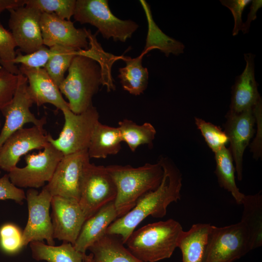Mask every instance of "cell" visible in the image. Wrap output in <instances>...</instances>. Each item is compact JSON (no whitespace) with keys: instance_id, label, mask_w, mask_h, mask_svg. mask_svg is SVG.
Returning <instances> with one entry per match:
<instances>
[{"instance_id":"obj_18","label":"cell","mask_w":262,"mask_h":262,"mask_svg":"<svg viewBox=\"0 0 262 262\" xmlns=\"http://www.w3.org/2000/svg\"><path fill=\"white\" fill-rule=\"evenodd\" d=\"M19 69L27 78V92L33 104L40 106L49 103L61 111L69 108L58 86L44 68H32L20 65Z\"/></svg>"},{"instance_id":"obj_17","label":"cell","mask_w":262,"mask_h":262,"mask_svg":"<svg viewBox=\"0 0 262 262\" xmlns=\"http://www.w3.org/2000/svg\"><path fill=\"white\" fill-rule=\"evenodd\" d=\"M226 118L224 131L230 143L229 149L235 163L237 179L241 181L244 153L255 132L256 118L253 108L239 113L229 111Z\"/></svg>"},{"instance_id":"obj_23","label":"cell","mask_w":262,"mask_h":262,"mask_svg":"<svg viewBox=\"0 0 262 262\" xmlns=\"http://www.w3.org/2000/svg\"><path fill=\"white\" fill-rule=\"evenodd\" d=\"M124 245L120 236L106 233L88 250L93 262H142Z\"/></svg>"},{"instance_id":"obj_39","label":"cell","mask_w":262,"mask_h":262,"mask_svg":"<svg viewBox=\"0 0 262 262\" xmlns=\"http://www.w3.org/2000/svg\"><path fill=\"white\" fill-rule=\"evenodd\" d=\"M251 5L250 6V11L247 16V19L243 23L241 31L243 34L247 33L249 32L251 22L257 18V13L258 10L262 7V0H252L251 1Z\"/></svg>"},{"instance_id":"obj_16","label":"cell","mask_w":262,"mask_h":262,"mask_svg":"<svg viewBox=\"0 0 262 262\" xmlns=\"http://www.w3.org/2000/svg\"><path fill=\"white\" fill-rule=\"evenodd\" d=\"M43 44L49 48L60 45L77 50L89 48L87 29H77L70 20L55 14L42 13L40 21Z\"/></svg>"},{"instance_id":"obj_12","label":"cell","mask_w":262,"mask_h":262,"mask_svg":"<svg viewBox=\"0 0 262 262\" xmlns=\"http://www.w3.org/2000/svg\"><path fill=\"white\" fill-rule=\"evenodd\" d=\"M17 88L12 99L0 108L5 117V122L0 132V148L5 140L13 133L23 128L24 125L32 123L43 127L47 123L46 117L37 118L30 108L33 104L27 92L28 80L20 73Z\"/></svg>"},{"instance_id":"obj_13","label":"cell","mask_w":262,"mask_h":262,"mask_svg":"<svg viewBox=\"0 0 262 262\" xmlns=\"http://www.w3.org/2000/svg\"><path fill=\"white\" fill-rule=\"evenodd\" d=\"M50 134L43 127L22 128L11 135L0 148V168L8 173L17 166L20 158L34 150H42Z\"/></svg>"},{"instance_id":"obj_14","label":"cell","mask_w":262,"mask_h":262,"mask_svg":"<svg viewBox=\"0 0 262 262\" xmlns=\"http://www.w3.org/2000/svg\"><path fill=\"white\" fill-rule=\"evenodd\" d=\"M8 11L9 27L21 52L31 53L44 46L40 24V11L26 5Z\"/></svg>"},{"instance_id":"obj_35","label":"cell","mask_w":262,"mask_h":262,"mask_svg":"<svg viewBox=\"0 0 262 262\" xmlns=\"http://www.w3.org/2000/svg\"><path fill=\"white\" fill-rule=\"evenodd\" d=\"M51 54L49 48L45 45L41 47L36 51L25 55L18 50L16 51V57L14 60L15 64H21L28 67L39 68L44 67Z\"/></svg>"},{"instance_id":"obj_41","label":"cell","mask_w":262,"mask_h":262,"mask_svg":"<svg viewBox=\"0 0 262 262\" xmlns=\"http://www.w3.org/2000/svg\"><path fill=\"white\" fill-rule=\"evenodd\" d=\"M83 262H93L91 254H85Z\"/></svg>"},{"instance_id":"obj_1","label":"cell","mask_w":262,"mask_h":262,"mask_svg":"<svg viewBox=\"0 0 262 262\" xmlns=\"http://www.w3.org/2000/svg\"><path fill=\"white\" fill-rule=\"evenodd\" d=\"M164 175L159 187L144 196L134 207L116 219L108 228L106 233L120 237L125 244L137 226L149 216L161 218L166 214L168 206L180 199L182 175L171 160L161 157Z\"/></svg>"},{"instance_id":"obj_5","label":"cell","mask_w":262,"mask_h":262,"mask_svg":"<svg viewBox=\"0 0 262 262\" xmlns=\"http://www.w3.org/2000/svg\"><path fill=\"white\" fill-rule=\"evenodd\" d=\"M75 21L96 27L103 37L125 42L139 28L133 20H122L111 11L107 0H77L73 15Z\"/></svg>"},{"instance_id":"obj_28","label":"cell","mask_w":262,"mask_h":262,"mask_svg":"<svg viewBox=\"0 0 262 262\" xmlns=\"http://www.w3.org/2000/svg\"><path fill=\"white\" fill-rule=\"evenodd\" d=\"M215 174L220 186L229 192L238 204H241L245 195L238 188L235 179V169L229 148L226 147L214 153Z\"/></svg>"},{"instance_id":"obj_43","label":"cell","mask_w":262,"mask_h":262,"mask_svg":"<svg viewBox=\"0 0 262 262\" xmlns=\"http://www.w3.org/2000/svg\"></svg>"},{"instance_id":"obj_20","label":"cell","mask_w":262,"mask_h":262,"mask_svg":"<svg viewBox=\"0 0 262 262\" xmlns=\"http://www.w3.org/2000/svg\"><path fill=\"white\" fill-rule=\"evenodd\" d=\"M118 217L114 201L101 207L84 221L73 245L75 249L86 253L91 246L106 234L108 228Z\"/></svg>"},{"instance_id":"obj_31","label":"cell","mask_w":262,"mask_h":262,"mask_svg":"<svg viewBox=\"0 0 262 262\" xmlns=\"http://www.w3.org/2000/svg\"><path fill=\"white\" fill-rule=\"evenodd\" d=\"M25 5L33 7L42 13L55 14L62 19L70 20L73 16L75 0H24Z\"/></svg>"},{"instance_id":"obj_8","label":"cell","mask_w":262,"mask_h":262,"mask_svg":"<svg viewBox=\"0 0 262 262\" xmlns=\"http://www.w3.org/2000/svg\"><path fill=\"white\" fill-rule=\"evenodd\" d=\"M64 117L63 128L58 137L50 134L49 142L64 155L87 149L94 129L99 121V114L93 105L76 114L69 108L62 111Z\"/></svg>"},{"instance_id":"obj_40","label":"cell","mask_w":262,"mask_h":262,"mask_svg":"<svg viewBox=\"0 0 262 262\" xmlns=\"http://www.w3.org/2000/svg\"><path fill=\"white\" fill-rule=\"evenodd\" d=\"M24 5V0H0V14L5 10H9Z\"/></svg>"},{"instance_id":"obj_29","label":"cell","mask_w":262,"mask_h":262,"mask_svg":"<svg viewBox=\"0 0 262 262\" xmlns=\"http://www.w3.org/2000/svg\"><path fill=\"white\" fill-rule=\"evenodd\" d=\"M118 124L122 142L126 143L132 152L142 145H151L155 139L156 131L149 122L138 125L131 120L124 119Z\"/></svg>"},{"instance_id":"obj_25","label":"cell","mask_w":262,"mask_h":262,"mask_svg":"<svg viewBox=\"0 0 262 262\" xmlns=\"http://www.w3.org/2000/svg\"><path fill=\"white\" fill-rule=\"evenodd\" d=\"M146 13L148 22V32L145 49V54L152 49H158L166 57L170 53L178 55L183 52L184 46L181 42L164 34L154 21L150 7L145 0H140Z\"/></svg>"},{"instance_id":"obj_32","label":"cell","mask_w":262,"mask_h":262,"mask_svg":"<svg viewBox=\"0 0 262 262\" xmlns=\"http://www.w3.org/2000/svg\"><path fill=\"white\" fill-rule=\"evenodd\" d=\"M16 47L11 32L5 29L0 22V64L9 72L18 75L20 72L14 62Z\"/></svg>"},{"instance_id":"obj_6","label":"cell","mask_w":262,"mask_h":262,"mask_svg":"<svg viewBox=\"0 0 262 262\" xmlns=\"http://www.w3.org/2000/svg\"><path fill=\"white\" fill-rule=\"evenodd\" d=\"M253 249L249 232L242 221L222 227L212 225L205 262H233Z\"/></svg>"},{"instance_id":"obj_27","label":"cell","mask_w":262,"mask_h":262,"mask_svg":"<svg viewBox=\"0 0 262 262\" xmlns=\"http://www.w3.org/2000/svg\"><path fill=\"white\" fill-rule=\"evenodd\" d=\"M243 211L241 219L249 232L253 249L262 245V194L245 195L242 204Z\"/></svg>"},{"instance_id":"obj_42","label":"cell","mask_w":262,"mask_h":262,"mask_svg":"<svg viewBox=\"0 0 262 262\" xmlns=\"http://www.w3.org/2000/svg\"><path fill=\"white\" fill-rule=\"evenodd\" d=\"M1 126V121H0V127Z\"/></svg>"},{"instance_id":"obj_37","label":"cell","mask_w":262,"mask_h":262,"mask_svg":"<svg viewBox=\"0 0 262 262\" xmlns=\"http://www.w3.org/2000/svg\"><path fill=\"white\" fill-rule=\"evenodd\" d=\"M6 199L13 200L20 204L26 199L24 191L12 183L8 174L0 178V200Z\"/></svg>"},{"instance_id":"obj_10","label":"cell","mask_w":262,"mask_h":262,"mask_svg":"<svg viewBox=\"0 0 262 262\" xmlns=\"http://www.w3.org/2000/svg\"><path fill=\"white\" fill-rule=\"evenodd\" d=\"M52 196L43 187L39 193L30 188L26 193L28 209V219L22 231V245L32 242L46 240L48 245L54 246L53 229L49 208Z\"/></svg>"},{"instance_id":"obj_2","label":"cell","mask_w":262,"mask_h":262,"mask_svg":"<svg viewBox=\"0 0 262 262\" xmlns=\"http://www.w3.org/2000/svg\"><path fill=\"white\" fill-rule=\"evenodd\" d=\"M106 167L116 185L117 193L114 204L118 217L133 209L146 194L156 189L164 175L159 162L146 163L137 167L118 164Z\"/></svg>"},{"instance_id":"obj_11","label":"cell","mask_w":262,"mask_h":262,"mask_svg":"<svg viewBox=\"0 0 262 262\" xmlns=\"http://www.w3.org/2000/svg\"><path fill=\"white\" fill-rule=\"evenodd\" d=\"M90 159L87 149L64 155L51 180L44 187L52 196L72 198L79 201L83 172Z\"/></svg>"},{"instance_id":"obj_26","label":"cell","mask_w":262,"mask_h":262,"mask_svg":"<svg viewBox=\"0 0 262 262\" xmlns=\"http://www.w3.org/2000/svg\"><path fill=\"white\" fill-rule=\"evenodd\" d=\"M32 256L36 261L48 262H83L86 253L75 249L69 243L63 242L59 246L46 245L41 241L30 244Z\"/></svg>"},{"instance_id":"obj_19","label":"cell","mask_w":262,"mask_h":262,"mask_svg":"<svg viewBox=\"0 0 262 262\" xmlns=\"http://www.w3.org/2000/svg\"><path fill=\"white\" fill-rule=\"evenodd\" d=\"M251 53L244 54L246 66L243 72L235 78L232 86L229 111L239 113L253 108L262 101L255 78L254 58Z\"/></svg>"},{"instance_id":"obj_15","label":"cell","mask_w":262,"mask_h":262,"mask_svg":"<svg viewBox=\"0 0 262 262\" xmlns=\"http://www.w3.org/2000/svg\"><path fill=\"white\" fill-rule=\"evenodd\" d=\"M51 206L54 239L74 245L86 220L79 201L72 198L54 196Z\"/></svg>"},{"instance_id":"obj_3","label":"cell","mask_w":262,"mask_h":262,"mask_svg":"<svg viewBox=\"0 0 262 262\" xmlns=\"http://www.w3.org/2000/svg\"><path fill=\"white\" fill-rule=\"evenodd\" d=\"M183 230L173 219L150 223L134 230L125 244L140 261L156 262L172 256Z\"/></svg>"},{"instance_id":"obj_4","label":"cell","mask_w":262,"mask_h":262,"mask_svg":"<svg viewBox=\"0 0 262 262\" xmlns=\"http://www.w3.org/2000/svg\"><path fill=\"white\" fill-rule=\"evenodd\" d=\"M68 70L58 87L68 99L69 109L81 114L93 105V97L102 83L101 67L97 61L77 51Z\"/></svg>"},{"instance_id":"obj_22","label":"cell","mask_w":262,"mask_h":262,"mask_svg":"<svg viewBox=\"0 0 262 262\" xmlns=\"http://www.w3.org/2000/svg\"><path fill=\"white\" fill-rule=\"evenodd\" d=\"M122 142L118 127L101 123L98 121L93 131L87 151L90 158L105 159L117 154Z\"/></svg>"},{"instance_id":"obj_7","label":"cell","mask_w":262,"mask_h":262,"mask_svg":"<svg viewBox=\"0 0 262 262\" xmlns=\"http://www.w3.org/2000/svg\"><path fill=\"white\" fill-rule=\"evenodd\" d=\"M116 193V185L106 166L89 162L83 172L79 199L85 219L114 201Z\"/></svg>"},{"instance_id":"obj_33","label":"cell","mask_w":262,"mask_h":262,"mask_svg":"<svg viewBox=\"0 0 262 262\" xmlns=\"http://www.w3.org/2000/svg\"><path fill=\"white\" fill-rule=\"evenodd\" d=\"M195 122L208 146L214 153L225 147L229 142L225 132L219 126L196 117H195Z\"/></svg>"},{"instance_id":"obj_34","label":"cell","mask_w":262,"mask_h":262,"mask_svg":"<svg viewBox=\"0 0 262 262\" xmlns=\"http://www.w3.org/2000/svg\"><path fill=\"white\" fill-rule=\"evenodd\" d=\"M23 247L22 232L17 226L8 223L0 228V247L3 252L14 254Z\"/></svg>"},{"instance_id":"obj_30","label":"cell","mask_w":262,"mask_h":262,"mask_svg":"<svg viewBox=\"0 0 262 262\" xmlns=\"http://www.w3.org/2000/svg\"><path fill=\"white\" fill-rule=\"evenodd\" d=\"M49 48L51 54L44 68L59 87L65 79V74L68 69L73 59L77 55L78 50L60 45Z\"/></svg>"},{"instance_id":"obj_21","label":"cell","mask_w":262,"mask_h":262,"mask_svg":"<svg viewBox=\"0 0 262 262\" xmlns=\"http://www.w3.org/2000/svg\"><path fill=\"white\" fill-rule=\"evenodd\" d=\"M212 225L193 224L180 234L177 247L182 254V262H205L208 237Z\"/></svg>"},{"instance_id":"obj_24","label":"cell","mask_w":262,"mask_h":262,"mask_svg":"<svg viewBox=\"0 0 262 262\" xmlns=\"http://www.w3.org/2000/svg\"><path fill=\"white\" fill-rule=\"evenodd\" d=\"M144 54L136 58L121 56L126 63L124 67L119 68L117 76L123 89L130 94L138 96L147 89L148 82V72L142 66Z\"/></svg>"},{"instance_id":"obj_9","label":"cell","mask_w":262,"mask_h":262,"mask_svg":"<svg viewBox=\"0 0 262 262\" xmlns=\"http://www.w3.org/2000/svg\"><path fill=\"white\" fill-rule=\"evenodd\" d=\"M64 154L49 142L38 153L24 156L26 165L8 172L10 180L18 188H38L51 180Z\"/></svg>"},{"instance_id":"obj_38","label":"cell","mask_w":262,"mask_h":262,"mask_svg":"<svg viewBox=\"0 0 262 262\" xmlns=\"http://www.w3.org/2000/svg\"><path fill=\"white\" fill-rule=\"evenodd\" d=\"M221 3L231 11L234 18V25L232 35H237L242 30L243 23L242 13L246 6L251 2V0H221Z\"/></svg>"},{"instance_id":"obj_36","label":"cell","mask_w":262,"mask_h":262,"mask_svg":"<svg viewBox=\"0 0 262 262\" xmlns=\"http://www.w3.org/2000/svg\"><path fill=\"white\" fill-rule=\"evenodd\" d=\"M18 82V75L12 74L2 67L0 68V108L12 99Z\"/></svg>"}]
</instances>
